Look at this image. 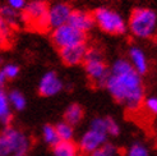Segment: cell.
Returning <instances> with one entry per match:
<instances>
[{
	"mask_svg": "<svg viewBox=\"0 0 157 156\" xmlns=\"http://www.w3.org/2000/svg\"><path fill=\"white\" fill-rule=\"evenodd\" d=\"M117 103L129 111H137L144 101V86L140 77L127 59H117L110 67L105 87Z\"/></svg>",
	"mask_w": 157,
	"mask_h": 156,
	"instance_id": "obj_1",
	"label": "cell"
},
{
	"mask_svg": "<svg viewBox=\"0 0 157 156\" xmlns=\"http://www.w3.org/2000/svg\"><path fill=\"white\" fill-rule=\"evenodd\" d=\"M128 29L138 38H150L157 28V13L146 6H137L132 10L127 23Z\"/></svg>",
	"mask_w": 157,
	"mask_h": 156,
	"instance_id": "obj_2",
	"label": "cell"
},
{
	"mask_svg": "<svg viewBox=\"0 0 157 156\" xmlns=\"http://www.w3.org/2000/svg\"><path fill=\"white\" fill-rule=\"evenodd\" d=\"M83 67H84L86 74H87L91 82H93L100 88L106 87L110 67L106 64V61L104 59V54L98 48L91 46V48L87 49Z\"/></svg>",
	"mask_w": 157,
	"mask_h": 156,
	"instance_id": "obj_3",
	"label": "cell"
},
{
	"mask_svg": "<svg viewBox=\"0 0 157 156\" xmlns=\"http://www.w3.org/2000/svg\"><path fill=\"white\" fill-rule=\"evenodd\" d=\"M31 141L28 136L18 128L6 126L0 132V156L14 154H28Z\"/></svg>",
	"mask_w": 157,
	"mask_h": 156,
	"instance_id": "obj_4",
	"label": "cell"
},
{
	"mask_svg": "<svg viewBox=\"0 0 157 156\" xmlns=\"http://www.w3.org/2000/svg\"><path fill=\"white\" fill-rule=\"evenodd\" d=\"M49 6L48 2H37V0L27 2L25 9L21 12V21L31 29L46 32L50 29L48 19Z\"/></svg>",
	"mask_w": 157,
	"mask_h": 156,
	"instance_id": "obj_5",
	"label": "cell"
},
{
	"mask_svg": "<svg viewBox=\"0 0 157 156\" xmlns=\"http://www.w3.org/2000/svg\"><path fill=\"white\" fill-rule=\"evenodd\" d=\"M95 25L105 33L113 36H120L127 32L128 26L124 18L114 9L106 6H100L92 13Z\"/></svg>",
	"mask_w": 157,
	"mask_h": 156,
	"instance_id": "obj_6",
	"label": "cell"
},
{
	"mask_svg": "<svg viewBox=\"0 0 157 156\" xmlns=\"http://www.w3.org/2000/svg\"><path fill=\"white\" fill-rule=\"evenodd\" d=\"M51 41L58 49H63L68 48V46L87 42V35L67 23V25L51 31Z\"/></svg>",
	"mask_w": 157,
	"mask_h": 156,
	"instance_id": "obj_7",
	"label": "cell"
},
{
	"mask_svg": "<svg viewBox=\"0 0 157 156\" xmlns=\"http://www.w3.org/2000/svg\"><path fill=\"white\" fill-rule=\"evenodd\" d=\"M107 142V135L105 132H101L93 128H88L82 135L78 142V150L82 151L83 154L90 155L91 152L96 151L102 145Z\"/></svg>",
	"mask_w": 157,
	"mask_h": 156,
	"instance_id": "obj_8",
	"label": "cell"
},
{
	"mask_svg": "<svg viewBox=\"0 0 157 156\" xmlns=\"http://www.w3.org/2000/svg\"><path fill=\"white\" fill-rule=\"evenodd\" d=\"M73 8L70 4L64 3V2H58L49 6L48 12V19H49V26L50 29H55L60 26H64L68 23L69 17L72 14Z\"/></svg>",
	"mask_w": 157,
	"mask_h": 156,
	"instance_id": "obj_9",
	"label": "cell"
},
{
	"mask_svg": "<svg viewBox=\"0 0 157 156\" xmlns=\"http://www.w3.org/2000/svg\"><path fill=\"white\" fill-rule=\"evenodd\" d=\"M87 49H88L87 42L68 46V48L59 49V57L63 61V64H65L68 67L79 65V64H83Z\"/></svg>",
	"mask_w": 157,
	"mask_h": 156,
	"instance_id": "obj_10",
	"label": "cell"
},
{
	"mask_svg": "<svg viewBox=\"0 0 157 156\" xmlns=\"http://www.w3.org/2000/svg\"><path fill=\"white\" fill-rule=\"evenodd\" d=\"M63 87H64V84H63V81L60 80L58 73L50 71L46 72L38 82V93L44 97H51L58 95L63 90Z\"/></svg>",
	"mask_w": 157,
	"mask_h": 156,
	"instance_id": "obj_11",
	"label": "cell"
},
{
	"mask_svg": "<svg viewBox=\"0 0 157 156\" xmlns=\"http://www.w3.org/2000/svg\"><path fill=\"white\" fill-rule=\"evenodd\" d=\"M68 25H70L75 29L87 35L90 31L95 27L93 14L90 12H86V10H81V9H73L72 14H70V17H69Z\"/></svg>",
	"mask_w": 157,
	"mask_h": 156,
	"instance_id": "obj_12",
	"label": "cell"
},
{
	"mask_svg": "<svg viewBox=\"0 0 157 156\" xmlns=\"http://www.w3.org/2000/svg\"><path fill=\"white\" fill-rule=\"evenodd\" d=\"M129 63L133 67V69L142 77L144 74H147L148 72V60L144 51L138 48V46H132L129 49Z\"/></svg>",
	"mask_w": 157,
	"mask_h": 156,
	"instance_id": "obj_13",
	"label": "cell"
},
{
	"mask_svg": "<svg viewBox=\"0 0 157 156\" xmlns=\"http://www.w3.org/2000/svg\"><path fill=\"white\" fill-rule=\"evenodd\" d=\"M12 119H13V111L9 104V100H8V93L5 92L4 88L0 87V124L6 127L10 124Z\"/></svg>",
	"mask_w": 157,
	"mask_h": 156,
	"instance_id": "obj_14",
	"label": "cell"
},
{
	"mask_svg": "<svg viewBox=\"0 0 157 156\" xmlns=\"http://www.w3.org/2000/svg\"><path fill=\"white\" fill-rule=\"evenodd\" d=\"M84 116V110L79 104H70L64 111V122H67L70 126H77L79 124Z\"/></svg>",
	"mask_w": 157,
	"mask_h": 156,
	"instance_id": "obj_15",
	"label": "cell"
},
{
	"mask_svg": "<svg viewBox=\"0 0 157 156\" xmlns=\"http://www.w3.org/2000/svg\"><path fill=\"white\" fill-rule=\"evenodd\" d=\"M78 151V145L73 141H59L52 147L54 156H77Z\"/></svg>",
	"mask_w": 157,
	"mask_h": 156,
	"instance_id": "obj_16",
	"label": "cell"
},
{
	"mask_svg": "<svg viewBox=\"0 0 157 156\" xmlns=\"http://www.w3.org/2000/svg\"><path fill=\"white\" fill-rule=\"evenodd\" d=\"M0 18H2L3 21H5L12 28L17 27L18 23L22 22L21 21V13L12 9V8L8 6V5H2L0 6Z\"/></svg>",
	"mask_w": 157,
	"mask_h": 156,
	"instance_id": "obj_17",
	"label": "cell"
},
{
	"mask_svg": "<svg viewBox=\"0 0 157 156\" xmlns=\"http://www.w3.org/2000/svg\"><path fill=\"white\" fill-rule=\"evenodd\" d=\"M8 100H9L12 109H14V110H17V111L25 110L27 106L26 96L18 90H12L10 92H8Z\"/></svg>",
	"mask_w": 157,
	"mask_h": 156,
	"instance_id": "obj_18",
	"label": "cell"
},
{
	"mask_svg": "<svg viewBox=\"0 0 157 156\" xmlns=\"http://www.w3.org/2000/svg\"><path fill=\"white\" fill-rule=\"evenodd\" d=\"M55 129H56V133L59 137V141H72L74 137V127L68 124L67 122H60L55 126Z\"/></svg>",
	"mask_w": 157,
	"mask_h": 156,
	"instance_id": "obj_19",
	"label": "cell"
},
{
	"mask_svg": "<svg viewBox=\"0 0 157 156\" xmlns=\"http://www.w3.org/2000/svg\"><path fill=\"white\" fill-rule=\"evenodd\" d=\"M41 136H42L44 142L51 147H54L59 142V137L56 133V129H55V126H51V124H46V126L42 127Z\"/></svg>",
	"mask_w": 157,
	"mask_h": 156,
	"instance_id": "obj_20",
	"label": "cell"
},
{
	"mask_svg": "<svg viewBox=\"0 0 157 156\" xmlns=\"http://www.w3.org/2000/svg\"><path fill=\"white\" fill-rule=\"evenodd\" d=\"M12 31L13 28L8 25L5 21L0 18V48L6 45V42H9L12 37Z\"/></svg>",
	"mask_w": 157,
	"mask_h": 156,
	"instance_id": "obj_21",
	"label": "cell"
},
{
	"mask_svg": "<svg viewBox=\"0 0 157 156\" xmlns=\"http://www.w3.org/2000/svg\"><path fill=\"white\" fill-rule=\"evenodd\" d=\"M117 155V149L110 142H106L105 145H102L97 149L96 151L91 152L88 156H116Z\"/></svg>",
	"mask_w": 157,
	"mask_h": 156,
	"instance_id": "obj_22",
	"label": "cell"
},
{
	"mask_svg": "<svg viewBox=\"0 0 157 156\" xmlns=\"http://www.w3.org/2000/svg\"><path fill=\"white\" fill-rule=\"evenodd\" d=\"M127 156H150V152H148L146 145L140 142H134L127 150Z\"/></svg>",
	"mask_w": 157,
	"mask_h": 156,
	"instance_id": "obj_23",
	"label": "cell"
},
{
	"mask_svg": "<svg viewBox=\"0 0 157 156\" xmlns=\"http://www.w3.org/2000/svg\"><path fill=\"white\" fill-rule=\"evenodd\" d=\"M105 127H106V133L107 136H117L120 133V127L119 124H117V122L111 118V116H106L105 118Z\"/></svg>",
	"mask_w": 157,
	"mask_h": 156,
	"instance_id": "obj_24",
	"label": "cell"
},
{
	"mask_svg": "<svg viewBox=\"0 0 157 156\" xmlns=\"http://www.w3.org/2000/svg\"><path fill=\"white\" fill-rule=\"evenodd\" d=\"M0 69L3 71V73H4V76L6 77V80H8V81L15 80V78L19 76V72H21L19 67H18L17 64H13V63H10V64H5L4 67H2Z\"/></svg>",
	"mask_w": 157,
	"mask_h": 156,
	"instance_id": "obj_25",
	"label": "cell"
},
{
	"mask_svg": "<svg viewBox=\"0 0 157 156\" xmlns=\"http://www.w3.org/2000/svg\"><path fill=\"white\" fill-rule=\"evenodd\" d=\"M143 105L147 111H150L151 114H155V115L157 114V96H151L144 99Z\"/></svg>",
	"mask_w": 157,
	"mask_h": 156,
	"instance_id": "obj_26",
	"label": "cell"
},
{
	"mask_svg": "<svg viewBox=\"0 0 157 156\" xmlns=\"http://www.w3.org/2000/svg\"><path fill=\"white\" fill-rule=\"evenodd\" d=\"M6 5L10 6L12 9L17 10V12H22L23 9H25V6L27 5V0H6Z\"/></svg>",
	"mask_w": 157,
	"mask_h": 156,
	"instance_id": "obj_27",
	"label": "cell"
},
{
	"mask_svg": "<svg viewBox=\"0 0 157 156\" xmlns=\"http://www.w3.org/2000/svg\"><path fill=\"white\" fill-rule=\"evenodd\" d=\"M6 82H8L6 77L4 76V73H3V71H2V69H0V87H2V88H4V86L6 84Z\"/></svg>",
	"mask_w": 157,
	"mask_h": 156,
	"instance_id": "obj_28",
	"label": "cell"
},
{
	"mask_svg": "<svg viewBox=\"0 0 157 156\" xmlns=\"http://www.w3.org/2000/svg\"><path fill=\"white\" fill-rule=\"evenodd\" d=\"M12 156H27V154H14Z\"/></svg>",
	"mask_w": 157,
	"mask_h": 156,
	"instance_id": "obj_29",
	"label": "cell"
},
{
	"mask_svg": "<svg viewBox=\"0 0 157 156\" xmlns=\"http://www.w3.org/2000/svg\"><path fill=\"white\" fill-rule=\"evenodd\" d=\"M3 63V57H0V64Z\"/></svg>",
	"mask_w": 157,
	"mask_h": 156,
	"instance_id": "obj_30",
	"label": "cell"
},
{
	"mask_svg": "<svg viewBox=\"0 0 157 156\" xmlns=\"http://www.w3.org/2000/svg\"><path fill=\"white\" fill-rule=\"evenodd\" d=\"M37 2H46V0H37Z\"/></svg>",
	"mask_w": 157,
	"mask_h": 156,
	"instance_id": "obj_31",
	"label": "cell"
}]
</instances>
